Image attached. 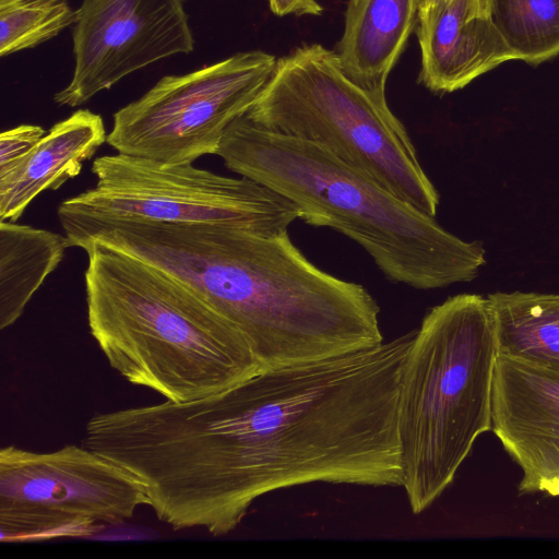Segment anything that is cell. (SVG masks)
<instances>
[{
    "label": "cell",
    "instance_id": "1",
    "mask_svg": "<svg viewBox=\"0 0 559 559\" xmlns=\"http://www.w3.org/2000/svg\"><path fill=\"white\" fill-rule=\"evenodd\" d=\"M261 370L190 402L114 411L110 460L174 530L234 531L272 491L311 483L401 487L400 381L415 337Z\"/></svg>",
    "mask_w": 559,
    "mask_h": 559
},
{
    "label": "cell",
    "instance_id": "2",
    "mask_svg": "<svg viewBox=\"0 0 559 559\" xmlns=\"http://www.w3.org/2000/svg\"><path fill=\"white\" fill-rule=\"evenodd\" d=\"M93 239L189 287L240 331L261 370L383 343L372 295L316 266L287 231L119 222L102 225Z\"/></svg>",
    "mask_w": 559,
    "mask_h": 559
},
{
    "label": "cell",
    "instance_id": "3",
    "mask_svg": "<svg viewBox=\"0 0 559 559\" xmlns=\"http://www.w3.org/2000/svg\"><path fill=\"white\" fill-rule=\"evenodd\" d=\"M216 155L289 200L305 223L356 241L394 283L433 289L471 282L486 262L481 242L445 230L321 145L264 129L246 115L226 129Z\"/></svg>",
    "mask_w": 559,
    "mask_h": 559
},
{
    "label": "cell",
    "instance_id": "4",
    "mask_svg": "<svg viewBox=\"0 0 559 559\" xmlns=\"http://www.w3.org/2000/svg\"><path fill=\"white\" fill-rule=\"evenodd\" d=\"M81 249L90 332L128 382L182 403L261 371L240 331L181 282L95 241Z\"/></svg>",
    "mask_w": 559,
    "mask_h": 559
},
{
    "label": "cell",
    "instance_id": "5",
    "mask_svg": "<svg viewBox=\"0 0 559 559\" xmlns=\"http://www.w3.org/2000/svg\"><path fill=\"white\" fill-rule=\"evenodd\" d=\"M497 357L488 297H450L416 330L397 405L401 487L414 514L443 493L476 439L491 430Z\"/></svg>",
    "mask_w": 559,
    "mask_h": 559
},
{
    "label": "cell",
    "instance_id": "6",
    "mask_svg": "<svg viewBox=\"0 0 559 559\" xmlns=\"http://www.w3.org/2000/svg\"><path fill=\"white\" fill-rule=\"evenodd\" d=\"M246 117L321 145L417 210L436 215L439 193L385 92L348 79L334 50L307 44L278 58Z\"/></svg>",
    "mask_w": 559,
    "mask_h": 559
},
{
    "label": "cell",
    "instance_id": "7",
    "mask_svg": "<svg viewBox=\"0 0 559 559\" xmlns=\"http://www.w3.org/2000/svg\"><path fill=\"white\" fill-rule=\"evenodd\" d=\"M93 188L62 201L64 233L100 224L138 222L215 225L276 236L300 212L289 200L246 177L231 178L186 164L124 154L97 157Z\"/></svg>",
    "mask_w": 559,
    "mask_h": 559
},
{
    "label": "cell",
    "instance_id": "8",
    "mask_svg": "<svg viewBox=\"0 0 559 559\" xmlns=\"http://www.w3.org/2000/svg\"><path fill=\"white\" fill-rule=\"evenodd\" d=\"M148 506L129 471L85 445L0 450L1 542L81 537L131 519Z\"/></svg>",
    "mask_w": 559,
    "mask_h": 559
},
{
    "label": "cell",
    "instance_id": "9",
    "mask_svg": "<svg viewBox=\"0 0 559 559\" xmlns=\"http://www.w3.org/2000/svg\"><path fill=\"white\" fill-rule=\"evenodd\" d=\"M276 61L272 53L251 50L166 75L114 114L106 143L119 154L163 164L216 155L226 129L252 107Z\"/></svg>",
    "mask_w": 559,
    "mask_h": 559
},
{
    "label": "cell",
    "instance_id": "10",
    "mask_svg": "<svg viewBox=\"0 0 559 559\" xmlns=\"http://www.w3.org/2000/svg\"><path fill=\"white\" fill-rule=\"evenodd\" d=\"M193 49L182 0H83L73 28L72 79L53 102L81 106L127 75Z\"/></svg>",
    "mask_w": 559,
    "mask_h": 559
},
{
    "label": "cell",
    "instance_id": "11",
    "mask_svg": "<svg viewBox=\"0 0 559 559\" xmlns=\"http://www.w3.org/2000/svg\"><path fill=\"white\" fill-rule=\"evenodd\" d=\"M491 430L522 469L520 495L559 496V369L498 355Z\"/></svg>",
    "mask_w": 559,
    "mask_h": 559
},
{
    "label": "cell",
    "instance_id": "12",
    "mask_svg": "<svg viewBox=\"0 0 559 559\" xmlns=\"http://www.w3.org/2000/svg\"><path fill=\"white\" fill-rule=\"evenodd\" d=\"M418 82L436 93L461 90L515 57L493 24L488 0H443L418 11Z\"/></svg>",
    "mask_w": 559,
    "mask_h": 559
},
{
    "label": "cell",
    "instance_id": "13",
    "mask_svg": "<svg viewBox=\"0 0 559 559\" xmlns=\"http://www.w3.org/2000/svg\"><path fill=\"white\" fill-rule=\"evenodd\" d=\"M107 135L102 116L88 109L55 123L28 158L0 178V222H16L38 194L76 177Z\"/></svg>",
    "mask_w": 559,
    "mask_h": 559
},
{
    "label": "cell",
    "instance_id": "14",
    "mask_svg": "<svg viewBox=\"0 0 559 559\" xmlns=\"http://www.w3.org/2000/svg\"><path fill=\"white\" fill-rule=\"evenodd\" d=\"M419 0H349L334 50L360 87L385 92L388 76L416 28Z\"/></svg>",
    "mask_w": 559,
    "mask_h": 559
},
{
    "label": "cell",
    "instance_id": "15",
    "mask_svg": "<svg viewBox=\"0 0 559 559\" xmlns=\"http://www.w3.org/2000/svg\"><path fill=\"white\" fill-rule=\"evenodd\" d=\"M69 247L66 235L15 222H0L1 330L20 319Z\"/></svg>",
    "mask_w": 559,
    "mask_h": 559
},
{
    "label": "cell",
    "instance_id": "16",
    "mask_svg": "<svg viewBox=\"0 0 559 559\" xmlns=\"http://www.w3.org/2000/svg\"><path fill=\"white\" fill-rule=\"evenodd\" d=\"M487 297L498 355L559 369V294L497 292Z\"/></svg>",
    "mask_w": 559,
    "mask_h": 559
},
{
    "label": "cell",
    "instance_id": "17",
    "mask_svg": "<svg viewBox=\"0 0 559 559\" xmlns=\"http://www.w3.org/2000/svg\"><path fill=\"white\" fill-rule=\"evenodd\" d=\"M515 60L536 66L559 55V0H488Z\"/></svg>",
    "mask_w": 559,
    "mask_h": 559
},
{
    "label": "cell",
    "instance_id": "18",
    "mask_svg": "<svg viewBox=\"0 0 559 559\" xmlns=\"http://www.w3.org/2000/svg\"><path fill=\"white\" fill-rule=\"evenodd\" d=\"M68 0H26L0 10V56L38 46L74 25Z\"/></svg>",
    "mask_w": 559,
    "mask_h": 559
},
{
    "label": "cell",
    "instance_id": "19",
    "mask_svg": "<svg viewBox=\"0 0 559 559\" xmlns=\"http://www.w3.org/2000/svg\"><path fill=\"white\" fill-rule=\"evenodd\" d=\"M40 126L20 124L0 134V178L17 169L45 135Z\"/></svg>",
    "mask_w": 559,
    "mask_h": 559
},
{
    "label": "cell",
    "instance_id": "20",
    "mask_svg": "<svg viewBox=\"0 0 559 559\" xmlns=\"http://www.w3.org/2000/svg\"><path fill=\"white\" fill-rule=\"evenodd\" d=\"M269 4L277 16L321 15L323 12V7L317 0H269Z\"/></svg>",
    "mask_w": 559,
    "mask_h": 559
},
{
    "label": "cell",
    "instance_id": "21",
    "mask_svg": "<svg viewBox=\"0 0 559 559\" xmlns=\"http://www.w3.org/2000/svg\"><path fill=\"white\" fill-rule=\"evenodd\" d=\"M26 0H0V10L21 3Z\"/></svg>",
    "mask_w": 559,
    "mask_h": 559
},
{
    "label": "cell",
    "instance_id": "22",
    "mask_svg": "<svg viewBox=\"0 0 559 559\" xmlns=\"http://www.w3.org/2000/svg\"><path fill=\"white\" fill-rule=\"evenodd\" d=\"M443 0H419V10L426 9Z\"/></svg>",
    "mask_w": 559,
    "mask_h": 559
}]
</instances>
